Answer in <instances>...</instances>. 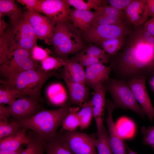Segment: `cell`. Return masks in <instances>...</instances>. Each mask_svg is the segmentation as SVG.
I'll use <instances>...</instances> for the list:
<instances>
[{
	"label": "cell",
	"instance_id": "ffe728a7",
	"mask_svg": "<svg viewBox=\"0 0 154 154\" xmlns=\"http://www.w3.org/2000/svg\"><path fill=\"white\" fill-rule=\"evenodd\" d=\"M44 147L46 154H74L63 139L60 132L44 140Z\"/></svg>",
	"mask_w": 154,
	"mask_h": 154
},
{
	"label": "cell",
	"instance_id": "30bf717a",
	"mask_svg": "<svg viewBox=\"0 0 154 154\" xmlns=\"http://www.w3.org/2000/svg\"><path fill=\"white\" fill-rule=\"evenodd\" d=\"M7 108L11 118L16 120L29 118L45 109L41 102L26 96L19 97Z\"/></svg>",
	"mask_w": 154,
	"mask_h": 154
},
{
	"label": "cell",
	"instance_id": "681fc988",
	"mask_svg": "<svg viewBox=\"0 0 154 154\" xmlns=\"http://www.w3.org/2000/svg\"><path fill=\"white\" fill-rule=\"evenodd\" d=\"M126 148L128 154H137L135 152L131 149L126 144Z\"/></svg>",
	"mask_w": 154,
	"mask_h": 154
},
{
	"label": "cell",
	"instance_id": "7dc6e473",
	"mask_svg": "<svg viewBox=\"0 0 154 154\" xmlns=\"http://www.w3.org/2000/svg\"><path fill=\"white\" fill-rule=\"evenodd\" d=\"M6 26L3 17L0 18V36L2 35L5 33V30Z\"/></svg>",
	"mask_w": 154,
	"mask_h": 154
},
{
	"label": "cell",
	"instance_id": "f5cc1de1",
	"mask_svg": "<svg viewBox=\"0 0 154 154\" xmlns=\"http://www.w3.org/2000/svg\"><path fill=\"white\" fill-rule=\"evenodd\" d=\"M153 149V150L154 151V149Z\"/></svg>",
	"mask_w": 154,
	"mask_h": 154
},
{
	"label": "cell",
	"instance_id": "f1b7e54d",
	"mask_svg": "<svg viewBox=\"0 0 154 154\" xmlns=\"http://www.w3.org/2000/svg\"><path fill=\"white\" fill-rule=\"evenodd\" d=\"M78 108H72L70 112L66 116L62 124L63 130L68 131H74L80 125L79 119L77 112Z\"/></svg>",
	"mask_w": 154,
	"mask_h": 154
},
{
	"label": "cell",
	"instance_id": "7402d4cb",
	"mask_svg": "<svg viewBox=\"0 0 154 154\" xmlns=\"http://www.w3.org/2000/svg\"><path fill=\"white\" fill-rule=\"evenodd\" d=\"M46 93L49 101L54 105H62L67 100L66 91L63 86L59 83L50 84L46 88Z\"/></svg>",
	"mask_w": 154,
	"mask_h": 154
},
{
	"label": "cell",
	"instance_id": "d4e9b609",
	"mask_svg": "<svg viewBox=\"0 0 154 154\" xmlns=\"http://www.w3.org/2000/svg\"><path fill=\"white\" fill-rule=\"evenodd\" d=\"M80 109L77 112L81 129L88 128L90 125L93 117V107L91 101L85 102L80 106Z\"/></svg>",
	"mask_w": 154,
	"mask_h": 154
},
{
	"label": "cell",
	"instance_id": "816d5d0a",
	"mask_svg": "<svg viewBox=\"0 0 154 154\" xmlns=\"http://www.w3.org/2000/svg\"><path fill=\"white\" fill-rule=\"evenodd\" d=\"M152 19H153L154 22V17L152 18Z\"/></svg>",
	"mask_w": 154,
	"mask_h": 154
},
{
	"label": "cell",
	"instance_id": "83f0119b",
	"mask_svg": "<svg viewBox=\"0 0 154 154\" xmlns=\"http://www.w3.org/2000/svg\"><path fill=\"white\" fill-rule=\"evenodd\" d=\"M70 6H72L75 9L85 10H90L94 9L96 11L100 7H103L102 0H66Z\"/></svg>",
	"mask_w": 154,
	"mask_h": 154
},
{
	"label": "cell",
	"instance_id": "8d00e7d4",
	"mask_svg": "<svg viewBox=\"0 0 154 154\" xmlns=\"http://www.w3.org/2000/svg\"><path fill=\"white\" fill-rule=\"evenodd\" d=\"M78 61L84 67L97 63L104 64L103 62L96 58L82 54L80 51L76 53L72 58Z\"/></svg>",
	"mask_w": 154,
	"mask_h": 154
},
{
	"label": "cell",
	"instance_id": "4fadbf2b",
	"mask_svg": "<svg viewBox=\"0 0 154 154\" xmlns=\"http://www.w3.org/2000/svg\"><path fill=\"white\" fill-rule=\"evenodd\" d=\"M105 108L108 113L106 121L108 128L110 145L113 154H128L126 144L117 131L112 117L113 112L115 107L109 99L106 100Z\"/></svg>",
	"mask_w": 154,
	"mask_h": 154
},
{
	"label": "cell",
	"instance_id": "8fae6325",
	"mask_svg": "<svg viewBox=\"0 0 154 154\" xmlns=\"http://www.w3.org/2000/svg\"><path fill=\"white\" fill-rule=\"evenodd\" d=\"M146 79L144 78L133 79L128 82L127 84L145 115L150 121H152L154 117V107L147 90Z\"/></svg>",
	"mask_w": 154,
	"mask_h": 154
},
{
	"label": "cell",
	"instance_id": "2e32d148",
	"mask_svg": "<svg viewBox=\"0 0 154 154\" xmlns=\"http://www.w3.org/2000/svg\"><path fill=\"white\" fill-rule=\"evenodd\" d=\"M86 85L93 89L100 84L104 83L109 78L112 71L110 66L101 63L93 64L86 67Z\"/></svg>",
	"mask_w": 154,
	"mask_h": 154
},
{
	"label": "cell",
	"instance_id": "f6af8a7d",
	"mask_svg": "<svg viewBox=\"0 0 154 154\" xmlns=\"http://www.w3.org/2000/svg\"><path fill=\"white\" fill-rule=\"evenodd\" d=\"M144 28L152 36L154 37V22L152 19L145 23Z\"/></svg>",
	"mask_w": 154,
	"mask_h": 154
},
{
	"label": "cell",
	"instance_id": "7bdbcfd3",
	"mask_svg": "<svg viewBox=\"0 0 154 154\" xmlns=\"http://www.w3.org/2000/svg\"><path fill=\"white\" fill-rule=\"evenodd\" d=\"M10 117L7 107L3 104H0V120L9 121Z\"/></svg>",
	"mask_w": 154,
	"mask_h": 154
},
{
	"label": "cell",
	"instance_id": "52a82bcc",
	"mask_svg": "<svg viewBox=\"0 0 154 154\" xmlns=\"http://www.w3.org/2000/svg\"><path fill=\"white\" fill-rule=\"evenodd\" d=\"M83 40L98 45L108 39L124 37L128 31L122 23L114 24L90 25L83 32Z\"/></svg>",
	"mask_w": 154,
	"mask_h": 154
},
{
	"label": "cell",
	"instance_id": "f546056e",
	"mask_svg": "<svg viewBox=\"0 0 154 154\" xmlns=\"http://www.w3.org/2000/svg\"><path fill=\"white\" fill-rule=\"evenodd\" d=\"M11 121L0 120V140L15 134L22 128L16 121Z\"/></svg>",
	"mask_w": 154,
	"mask_h": 154
},
{
	"label": "cell",
	"instance_id": "d590c367",
	"mask_svg": "<svg viewBox=\"0 0 154 154\" xmlns=\"http://www.w3.org/2000/svg\"><path fill=\"white\" fill-rule=\"evenodd\" d=\"M9 51V40L7 32L0 36V64L5 62Z\"/></svg>",
	"mask_w": 154,
	"mask_h": 154
},
{
	"label": "cell",
	"instance_id": "44dd1931",
	"mask_svg": "<svg viewBox=\"0 0 154 154\" xmlns=\"http://www.w3.org/2000/svg\"><path fill=\"white\" fill-rule=\"evenodd\" d=\"M65 62L64 67L74 81L86 85V76L84 67L76 60L67 57L62 58Z\"/></svg>",
	"mask_w": 154,
	"mask_h": 154
},
{
	"label": "cell",
	"instance_id": "e575fe53",
	"mask_svg": "<svg viewBox=\"0 0 154 154\" xmlns=\"http://www.w3.org/2000/svg\"><path fill=\"white\" fill-rule=\"evenodd\" d=\"M123 19L118 17L104 15L97 13L91 25L118 24L122 23Z\"/></svg>",
	"mask_w": 154,
	"mask_h": 154
},
{
	"label": "cell",
	"instance_id": "1f68e13d",
	"mask_svg": "<svg viewBox=\"0 0 154 154\" xmlns=\"http://www.w3.org/2000/svg\"><path fill=\"white\" fill-rule=\"evenodd\" d=\"M18 97L19 94L16 91L3 84L1 86L0 104H7L10 105Z\"/></svg>",
	"mask_w": 154,
	"mask_h": 154
},
{
	"label": "cell",
	"instance_id": "484cf974",
	"mask_svg": "<svg viewBox=\"0 0 154 154\" xmlns=\"http://www.w3.org/2000/svg\"><path fill=\"white\" fill-rule=\"evenodd\" d=\"M115 125L118 133L123 139L130 138L134 135L135 125L129 119L122 117L118 120Z\"/></svg>",
	"mask_w": 154,
	"mask_h": 154
},
{
	"label": "cell",
	"instance_id": "74e56055",
	"mask_svg": "<svg viewBox=\"0 0 154 154\" xmlns=\"http://www.w3.org/2000/svg\"><path fill=\"white\" fill-rule=\"evenodd\" d=\"M141 131L143 135L142 139L143 143L154 149V125L152 127H147L143 126Z\"/></svg>",
	"mask_w": 154,
	"mask_h": 154
},
{
	"label": "cell",
	"instance_id": "7c38bea8",
	"mask_svg": "<svg viewBox=\"0 0 154 154\" xmlns=\"http://www.w3.org/2000/svg\"><path fill=\"white\" fill-rule=\"evenodd\" d=\"M70 6L66 0H42L40 13L56 23L70 20Z\"/></svg>",
	"mask_w": 154,
	"mask_h": 154
},
{
	"label": "cell",
	"instance_id": "7a4b0ae2",
	"mask_svg": "<svg viewBox=\"0 0 154 154\" xmlns=\"http://www.w3.org/2000/svg\"><path fill=\"white\" fill-rule=\"evenodd\" d=\"M55 72V70L45 71L41 66L25 71L12 80H1L0 82L17 92L19 97L28 96L42 103L44 101L41 94L42 87L49 78L56 74Z\"/></svg>",
	"mask_w": 154,
	"mask_h": 154
},
{
	"label": "cell",
	"instance_id": "836d02e7",
	"mask_svg": "<svg viewBox=\"0 0 154 154\" xmlns=\"http://www.w3.org/2000/svg\"><path fill=\"white\" fill-rule=\"evenodd\" d=\"M42 68L46 71L56 70L65 65L62 59L49 56L40 62Z\"/></svg>",
	"mask_w": 154,
	"mask_h": 154
},
{
	"label": "cell",
	"instance_id": "cb8c5ba5",
	"mask_svg": "<svg viewBox=\"0 0 154 154\" xmlns=\"http://www.w3.org/2000/svg\"><path fill=\"white\" fill-rule=\"evenodd\" d=\"M29 141L27 147L21 154H44V140L35 132L29 131L27 132Z\"/></svg>",
	"mask_w": 154,
	"mask_h": 154
},
{
	"label": "cell",
	"instance_id": "ac0fdd59",
	"mask_svg": "<svg viewBox=\"0 0 154 154\" xmlns=\"http://www.w3.org/2000/svg\"><path fill=\"white\" fill-rule=\"evenodd\" d=\"M97 13L96 11L75 9H71L69 17L73 25L83 32L91 25Z\"/></svg>",
	"mask_w": 154,
	"mask_h": 154
},
{
	"label": "cell",
	"instance_id": "ee69618b",
	"mask_svg": "<svg viewBox=\"0 0 154 154\" xmlns=\"http://www.w3.org/2000/svg\"><path fill=\"white\" fill-rule=\"evenodd\" d=\"M148 16L154 17V0H145Z\"/></svg>",
	"mask_w": 154,
	"mask_h": 154
},
{
	"label": "cell",
	"instance_id": "d6a6232c",
	"mask_svg": "<svg viewBox=\"0 0 154 154\" xmlns=\"http://www.w3.org/2000/svg\"><path fill=\"white\" fill-rule=\"evenodd\" d=\"M80 52L84 55L100 59L104 64L110 62V55L106 54L103 49L95 46H90Z\"/></svg>",
	"mask_w": 154,
	"mask_h": 154
},
{
	"label": "cell",
	"instance_id": "603a6c76",
	"mask_svg": "<svg viewBox=\"0 0 154 154\" xmlns=\"http://www.w3.org/2000/svg\"><path fill=\"white\" fill-rule=\"evenodd\" d=\"M21 9L13 0H0V18L8 17L11 22L16 21L22 16Z\"/></svg>",
	"mask_w": 154,
	"mask_h": 154
},
{
	"label": "cell",
	"instance_id": "4316f807",
	"mask_svg": "<svg viewBox=\"0 0 154 154\" xmlns=\"http://www.w3.org/2000/svg\"><path fill=\"white\" fill-rule=\"evenodd\" d=\"M108 132L103 125L98 138L95 141L98 154H113L110 144Z\"/></svg>",
	"mask_w": 154,
	"mask_h": 154
},
{
	"label": "cell",
	"instance_id": "9a60e30c",
	"mask_svg": "<svg viewBox=\"0 0 154 154\" xmlns=\"http://www.w3.org/2000/svg\"><path fill=\"white\" fill-rule=\"evenodd\" d=\"M93 90L94 93L90 101L93 107V117L95 121L98 135L103 125V122L106 102L105 96L107 91L104 83L100 84Z\"/></svg>",
	"mask_w": 154,
	"mask_h": 154
},
{
	"label": "cell",
	"instance_id": "3957f363",
	"mask_svg": "<svg viewBox=\"0 0 154 154\" xmlns=\"http://www.w3.org/2000/svg\"><path fill=\"white\" fill-rule=\"evenodd\" d=\"M83 33L70 20L56 23L52 43L58 57L63 58L85 49Z\"/></svg>",
	"mask_w": 154,
	"mask_h": 154
},
{
	"label": "cell",
	"instance_id": "ba28073f",
	"mask_svg": "<svg viewBox=\"0 0 154 154\" xmlns=\"http://www.w3.org/2000/svg\"><path fill=\"white\" fill-rule=\"evenodd\" d=\"M64 131L60 132L62 137L74 154H97L94 136L75 131Z\"/></svg>",
	"mask_w": 154,
	"mask_h": 154
},
{
	"label": "cell",
	"instance_id": "f35d334b",
	"mask_svg": "<svg viewBox=\"0 0 154 154\" xmlns=\"http://www.w3.org/2000/svg\"><path fill=\"white\" fill-rule=\"evenodd\" d=\"M30 52L33 58L39 62L50 56L49 54L52 53L50 49H44L37 45L34 46Z\"/></svg>",
	"mask_w": 154,
	"mask_h": 154
},
{
	"label": "cell",
	"instance_id": "9c48e42d",
	"mask_svg": "<svg viewBox=\"0 0 154 154\" xmlns=\"http://www.w3.org/2000/svg\"><path fill=\"white\" fill-rule=\"evenodd\" d=\"M32 28L38 38L46 44L52 43L56 23L47 16L27 10L23 15Z\"/></svg>",
	"mask_w": 154,
	"mask_h": 154
},
{
	"label": "cell",
	"instance_id": "b9f144b4",
	"mask_svg": "<svg viewBox=\"0 0 154 154\" xmlns=\"http://www.w3.org/2000/svg\"><path fill=\"white\" fill-rule=\"evenodd\" d=\"M133 0H109L110 5L117 9L124 10L132 2Z\"/></svg>",
	"mask_w": 154,
	"mask_h": 154
},
{
	"label": "cell",
	"instance_id": "bcb514c9",
	"mask_svg": "<svg viewBox=\"0 0 154 154\" xmlns=\"http://www.w3.org/2000/svg\"><path fill=\"white\" fill-rule=\"evenodd\" d=\"M24 149L22 145L18 149L15 150H0V154H21Z\"/></svg>",
	"mask_w": 154,
	"mask_h": 154
},
{
	"label": "cell",
	"instance_id": "ab89813d",
	"mask_svg": "<svg viewBox=\"0 0 154 154\" xmlns=\"http://www.w3.org/2000/svg\"><path fill=\"white\" fill-rule=\"evenodd\" d=\"M96 11L98 14L104 15L117 17L123 19L125 16L122 10L117 9L110 5L102 7Z\"/></svg>",
	"mask_w": 154,
	"mask_h": 154
},
{
	"label": "cell",
	"instance_id": "d6986e66",
	"mask_svg": "<svg viewBox=\"0 0 154 154\" xmlns=\"http://www.w3.org/2000/svg\"><path fill=\"white\" fill-rule=\"evenodd\" d=\"M27 129L22 128L15 134L0 140V150L13 151L29 141Z\"/></svg>",
	"mask_w": 154,
	"mask_h": 154
},
{
	"label": "cell",
	"instance_id": "f907efd6",
	"mask_svg": "<svg viewBox=\"0 0 154 154\" xmlns=\"http://www.w3.org/2000/svg\"><path fill=\"white\" fill-rule=\"evenodd\" d=\"M154 74V65H153V72H152V75L153 74Z\"/></svg>",
	"mask_w": 154,
	"mask_h": 154
},
{
	"label": "cell",
	"instance_id": "db71d44e",
	"mask_svg": "<svg viewBox=\"0 0 154 154\" xmlns=\"http://www.w3.org/2000/svg\"></svg>",
	"mask_w": 154,
	"mask_h": 154
},
{
	"label": "cell",
	"instance_id": "60d3db41",
	"mask_svg": "<svg viewBox=\"0 0 154 154\" xmlns=\"http://www.w3.org/2000/svg\"><path fill=\"white\" fill-rule=\"evenodd\" d=\"M42 0H18L17 1L25 5L27 9L35 11L39 13L41 12V6Z\"/></svg>",
	"mask_w": 154,
	"mask_h": 154
},
{
	"label": "cell",
	"instance_id": "c3c4849f",
	"mask_svg": "<svg viewBox=\"0 0 154 154\" xmlns=\"http://www.w3.org/2000/svg\"><path fill=\"white\" fill-rule=\"evenodd\" d=\"M151 76V78L149 79V82L154 90V74H153Z\"/></svg>",
	"mask_w": 154,
	"mask_h": 154
},
{
	"label": "cell",
	"instance_id": "5b68a950",
	"mask_svg": "<svg viewBox=\"0 0 154 154\" xmlns=\"http://www.w3.org/2000/svg\"><path fill=\"white\" fill-rule=\"evenodd\" d=\"M41 66L39 62L33 58L29 51L23 49L9 50L6 61L0 64V74L4 80H10L25 71Z\"/></svg>",
	"mask_w": 154,
	"mask_h": 154
},
{
	"label": "cell",
	"instance_id": "e0dca14e",
	"mask_svg": "<svg viewBox=\"0 0 154 154\" xmlns=\"http://www.w3.org/2000/svg\"><path fill=\"white\" fill-rule=\"evenodd\" d=\"M124 10L127 20L135 25L142 24L148 17L145 0H133Z\"/></svg>",
	"mask_w": 154,
	"mask_h": 154
},
{
	"label": "cell",
	"instance_id": "6da1fadb",
	"mask_svg": "<svg viewBox=\"0 0 154 154\" xmlns=\"http://www.w3.org/2000/svg\"><path fill=\"white\" fill-rule=\"evenodd\" d=\"M71 109L66 106L58 109H44L29 118L20 120L11 118V120L17 122L21 128L35 132L45 140L56 135L57 129Z\"/></svg>",
	"mask_w": 154,
	"mask_h": 154
},
{
	"label": "cell",
	"instance_id": "8992f818",
	"mask_svg": "<svg viewBox=\"0 0 154 154\" xmlns=\"http://www.w3.org/2000/svg\"><path fill=\"white\" fill-rule=\"evenodd\" d=\"M9 42V50L23 49L30 52L37 45L38 38L23 15L17 20L11 22L7 31Z\"/></svg>",
	"mask_w": 154,
	"mask_h": 154
},
{
	"label": "cell",
	"instance_id": "277c9868",
	"mask_svg": "<svg viewBox=\"0 0 154 154\" xmlns=\"http://www.w3.org/2000/svg\"><path fill=\"white\" fill-rule=\"evenodd\" d=\"M115 108L131 110L143 118L145 114L136 100L127 82L109 78L104 82Z\"/></svg>",
	"mask_w": 154,
	"mask_h": 154
},
{
	"label": "cell",
	"instance_id": "4dcf8cb0",
	"mask_svg": "<svg viewBox=\"0 0 154 154\" xmlns=\"http://www.w3.org/2000/svg\"><path fill=\"white\" fill-rule=\"evenodd\" d=\"M124 37L111 38L104 41L101 46L104 50L109 55L114 56L120 49Z\"/></svg>",
	"mask_w": 154,
	"mask_h": 154
},
{
	"label": "cell",
	"instance_id": "5bb4252c",
	"mask_svg": "<svg viewBox=\"0 0 154 154\" xmlns=\"http://www.w3.org/2000/svg\"><path fill=\"white\" fill-rule=\"evenodd\" d=\"M61 70V77L66 83L69 92V104L80 106L88 102L89 91L86 85L74 81L64 68Z\"/></svg>",
	"mask_w": 154,
	"mask_h": 154
}]
</instances>
